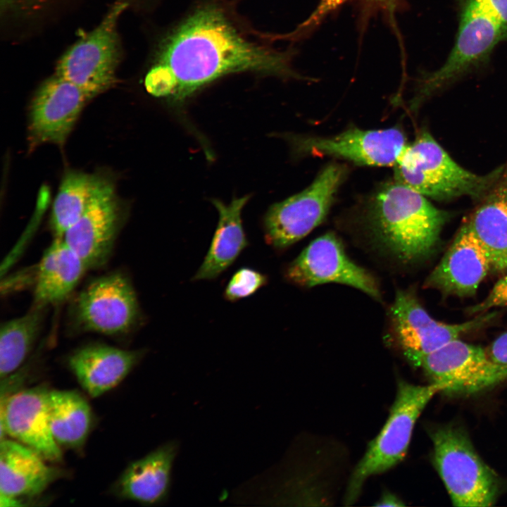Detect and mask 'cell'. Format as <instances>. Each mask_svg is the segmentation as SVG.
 Instances as JSON below:
<instances>
[{
    "mask_svg": "<svg viewBox=\"0 0 507 507\" xmlns=\"http://www.w3.org/2000/svg\"><path fill=\"white\" fill-rule=\"evenodd\" d=\"M244 71L299 77L292 68L289 53L247 41L220 9L206 6L169 37L144 84L152 95L180 103L211 81Z\"/></svg>",
    "mask_w": 507,
    "mask_h": 507,
    "instance_id": "cell-1",
    "label": "cell"
},
{
    "mask_svg": "<svg viewBox=\"0 0 507 507\" xmlns=\"http://www.w3.org/2000/svg\"><path fill=\"white\" fill-rule=\"evenodd\" d=\"M449 216L426 196L395 180L375 194L370 203L368 221L378 245L408 264L433 253Z\"/></svg>",
    "mask_w": 507,
    "mask_h": 507,
    "instance_id": "cell-2",
    "label": "cell"
},
{
    "mask_svg": "<svg viewBox=\"0 0 507 507\" xmlns=\"http://www.w3.org/2000/svg\"><path fill=\"white\" fill-rule=\"evenodd\" d=\"M459 26L444 63L420 81L415 100L434 92L484 65L496 46L507 40V0H456Z\"/></svg>",
    "mask_w": 507,
    "mask_h": 507,
    "instance_id": "cell-3",
    "label": "cell"
},
{
    "mask_svg": "<svg viewBox=\"0 0 507 507\" xmlns=\"http://www.w3.org/2000/svg\"><path fill=\"white\" fill-rule=\"evenodd\" d=\"M394 166L396 182L436 200L463 196L479 200L503 169L502 165L484 175L473 173L455 162L426 131L407 144Z\"/></svg>",
    "mask_w": 507,
    "mask_h": 507,
    "instance_id": "cell-4",
    "label": "cell"
},
{
    "mask_svg": "<svg viewBox=\"0 0 507 507\" xmlns=\"http://www.w3.org/2000/svg\"><path fill=\"white\" fill-rule=\"evenodd\" d=\"M442 390L443 387L435 382L417 385L399 379L387 420L368 444L349 477L345 505H351L358 499L369 477L384 472L403 461L417 420L432 397Z\"/></svg>",
    "mask_w": 507,
    "mask_h": 507,
    "instance_id": "cell-5",
    "label": "cell"
},
{
    "mask_svg": "<svg viewBox=\"0 0 507 507\" xmlns=\"http://www.w3.org/2000/svg\"><path fill=\"white\" fill-rule=\"evenodd\" d=\"M434 466L451 500L458 507H487L496 501V474L480 457L467 434L448 425L430 432Z\"/></svg>",
    "mask_w": 507,
    "mask_h": 507,
    "instance_id": "cell-6",
    "label": "cell"
},
{
    "mask_svg": "<svg viewBox=\"0 0 507 507\" xmlns=\"http://www.w3.org/2000/svg\"><path fill=\"white\" fill-rule=\"evenodd\" d=\"M68 315L75 332L112 337L129 334L142 320L134 288L129 277L120 271L89 282L76 294Z\"/></svg>",
    "mask_w": 507,
    "mask_h": 507,
    "instance_id": "cell-7",
    "label": "cell"
},
{
    "mask_svg": "<svg viewBox=\"0 0 507 507\" xmlns=\"http://www.w3.org/2000/svg\"><path fill=\"white\" fill-rule=\"evenodd\" d=\"M116 1L99 24L72 45L58 61L55 74L80 88L91 99L116 81L121 57L118 21L127 7Z\"/></svg>",
    "mask_w": 507,
    "mask_h": 507,
    "instance_id": "cell-8",
    "label": "cell"
},
{
    "mask_svg": "<svg viewBox=\"0 0 507 507\" xmlns=\"http://www.w3.org/2000/svg\"><path fill=\"white\" fill-rule=\"evenodd\" d=\"M346 168L327 164L303 191L270 206L263 219L265 242L282 251L299 241L326 218Z\"/></svg>",
    "mask_w": 507,
    "mask_h": 507,
    "instance_id": "cell-9",
    "label": "cell"
},
{
    "mask_svg": "<svg viewBox=\"0 0 507 507\" xmlns=\"http://www.w3.org/2000/svg\"><path fill=\"white\" fill-rule=\"evenodd\" d=\"M389 315L394 340L412 363L451 341L489 325L497 313L488 311L465 322L446 323L433 318L411 292L400 289Z\"/></svg>",
    "mask_w": 507,
    "mask_h": 507,
    "instance_id": "cell-10",
    "label": "cell"
},
{
    "mask_svg": "<svg viewBox=\"0 0 507 507\" xmlns=\"http://www.w3.org/2000/svg\"><path fill=\"white\" fill-rule=\"evenodd\" d=\"M420 368L432 382L443 387L442 392L468 396L489 389L507 379V367L491 360L486 349L454 339L412 363Z\"/></svg>",
    "mask_w": 507,
    "mask_h": 507,
    "instance_id": "cell-11",
    "label": "cell"
},
{
    "mask_svg": "<svg viewBox=\"0 0 507 507\" xmlns=\"http://www.w3.org/2000/svg\"><path fill=\"white\" fill-rule=\"evenodd\" d=\"M285 279L302 287L335 282L356 288L370 296L380 299L375 278L351 261L332 232L314 239L284 270Z\"/></svg>",
    "mask_w": 507,
    "mask_h": 507,
    "instance_id": "cell-12",
    "label": "cell"
},
{
    "mask_svg": "<svg viewBox=\"0 0 507 507\" xmlns=\"http://www.w3.org/2000/svg\"><path fill=\"white\" fill-rule=\"evenodd\" d=\"M299 155L330 156L370 166L394 165L407 145L399 128H350L332 137H296L289 139Z\"/></svg>",
    "mask_w": 507,
    "mask_h": 507,
    "instance_id": "cell-13",
    "label": "cell"
},
{
    "mask_svg": "<svg viewBox=\"0 0 507 507\" xmlns=\"http://www.w3.org/2000/svg\"><path fill=\"white\" fill-rule=\"evenodd\" d=\"M48 392L39 386L1 396L0 439L8 435L46 461L58 463L62 452L50 429Z\"/></svg>",
    "mask_w": 507,
    "mask_h": 507,
    "instance_id": "cell-14",
    "label": "cell"
},
{
    "mask_svg": "<svg viewBox=\"0 0 507 507\" xmlns=\"http://www.w3.org/2000/svg\"><path fill=\"white\" fill-rule=\"evenodd\" d=\"M123 221L113 184L106 180L81 217L62 237L80 256L87 270L110 259Z\"/></svg>",
    "mask_w": 507,
    "mask_h": 507,
    "instance_id": "cell-15",
    "label": "cell"
},
{
    "mask_svg": "<svg viewBox=\"0 0 507 507\" xmlns=\"http://www.w3.org/2000/svg\"><path fill=\"white\" fill-rule=\"evenodd\" d=\"M89 99L80 88L55 73L46 80L30 104L31 146L63 144Z\"/></svg>",
    "mask_w": 507,
    "mask_h": 507,
    "instance_id": "cell-16",
    "label": "cell"
},
{
    "mask_svg": "<svg viewBox=\"0 0 507 507\" xmlns=\"http://www.w3.org/2000/svg\"><path fill=\"white\" fill-rule=\"evenodd\" d=\"M492 270L489 256L463 224L451 244L428 275L424 287L458 297L475 294Z\"/></svg>",
    "mask_w": 507,
    "mask_h": 507,
    "instance_id": "cell-17",
    "label": "cell"
},
{
    "mask_svg": "<svg viewBox=\"0 0 507 507\" xmlns=\"http://www.w3.org/2000/svg\"><path fill=\"white\" fill-rule=\"evenodd\" d=\"M145 350H127L94 343L69 356L70 369L83 389L96 398L117 387L139 363Z\"/></svg>",
    "mask_w": 507,
    "mask_h": 507,
    "instance_id": "cell-18",
    "label": "cell"
},
{
    "mask_svg": "<svg viewBox=\"0 0 507 507\" xmlns=\"http://www.w3.org/2000/svg\"><path fill=\"white\" fill-rule=\"evenodd\" d=\"M178 449L177 442H168L131 463L115 485L117 495L144 505L165 501L168 496L173 465Z\"/></svg>",
    "mask_w": 507,
    "mask_h": 507,
    "instance_id": "cell-19",
    "label": "cell"
},
{
    "mask_svg": "<svg viewBox=\"0 0 507 507\" xmlns=\"http://www.w3.org/2000/svg\"><path fill=\"white\" fill-rule=\"evenodd\" d=\"M463 224L487 251L492 270H507V163Z\"/></svg>",
    "mask_w": 507,
    "mask_h": 507,
    "instance_id": "cell-20",
    "label": "cell"
},
{
    "mask_svg": "<svg viewBox=\"0 0 507 507\" xmlns=\"http://www.w3.org/2000/svg\"><path fill=\"white\" fill-rule=\"evenodd\" d=\"M42 456L15 440L0 443V494L21 499L41 494L63 475Z\"/></svg>",
    "mask_w": 507,
    "mask_h": 507,
    "instance_id": "cell-21",
    "label": "cell"
},
{
    "mask_svg": "<svg viewBox=\"0 0 507 507\" xmlns=\"http://www.w3.org/2000/svg\"><path fill=\"white\" fill-rule=\"evenodd\" d=\"M87 270L63 238H54L39 264L33 284V305L48 307L67 299Z\"/></svg>",
    "mask_w": 507,
    "mask_h": 507,
    "instance_id": "cell-22",
    "label": "cell"
},
{
    "mask_svg": "<svg viewBox=\"0 0 507 507\" xmlns=\"http://www.w3.org/2000/svg\"><path fill=\"white\" fill-rule=\"evenodd\" d=\"M249 196L234 198L229 204L211 200L218 213V222L204 261L192 281L214 280L236 261L249 245L242 212Z\"/></svg>",
    "mask_w": 507,
    "mask_h": 507,
    "instance_id": "cell-23",
    "label": "cell"
},
{
    "mask_svg": "<svg viewBox=\"0 0 507 507\" xmlns=\"http://www.w3.org/2000/svg\"><path fill=\"white\" fill-rule=\"evenodd\" d=\"M47 406L56 442L66 448L82 447L92 425V411L84 397L73 390H49Z\"/></svg>",
    "mask_w": 507,
    "mask_h": 507,
    "instance_id": "cell-24",
    "label": "cell"
},
{
    "mask_svg": "<svg viewBox=\"0 0 507 507\" xmlns=\"http://www.w3.org/2000/svg\"><path fill=\"white\" fill-rule=\"evenodd\" d=\"M107 180L70 170L63 177L53 204L50 228L54 238H62L81 217Z\"/></svg>",
    "mask_w": 507,
    "mask_h": 507,
    "instance_id": "cell-25",
    "label": "cell"
},
{
    "mask_svg": "<svg viewBox=\"0 0 507 507\" xmlns=\"http://www.w3.org/2000/svg\"><path fill=\"white\" fill-rule=\"evenodd\" d=\"M47 307L32 305L25 315L4 323L0 331V377L7 378L30 354L42 331Z\"/></svg>",
    "mask_w": 507,
    "mask_h": 507,
    "instance_id": "cell-26",
    "label": "cell"
},
{
    "mask_svg": "<svg viewBox=\"0 0 507 507\" xmlns=\"http://www.w3.org/2000/svg\"><path fill=\"white\" fill-rule=\"evenodd\" d=\"M268 282V276L264 273L251 268L243 267L232 275L223 295L227 301L235 302L253 295Z\"/></svg>",
    "mask_w": 507,
    "mask_h": 507,
    "instance_id": "cell-27",
    "label": "cell"
},
{
    "mask_svg": "<svg viewBox=\"0 0 507 507\" xmlns=\"http://www.w3.org/2000/svg\"><path fill=\"white\" fill-rule=\"evenodd\" d=\"M348 0H320L317 7L310 16L303 23L299 31L301 33L308 32L317 26L327 15L333 12ZM378 8L384 10L391 17L399 7L401 0H365Z\"/></svg>",
    "mask_w": 507,
    "mask_h": 507,
    "instance_id": "cell-28",
    "label": "cell"
},
{
    "mask_svg": "<svg viewBox=\"0 0 507 507\" xmlns=\"http://www.w3.org/2000/svg\"><path fill=\"white\" fill-rule=\"evenodd\" d=\"M507 306V275L500 278L488 294L479 303L467 309L469 315H477L494 308Z\"/></svg>",
    "mask_w": 507,
    "mask_h": 507,
    "instance_id": "cell-29",
    "label": "cell"
},
{
    "mask_svg": "<svg viewBox=\"0 0 507 507\" xmlns=\"http://www.w3.org/2000/svg\"><path fill=\"white\" fill-rule=\"evenodd\" d=\"M50 0H0L1 11L5 14H30L42 8Z\"/></svg>",
    "mask_w": 507,
    "mask_h": 507,
    "instance_id": "cell-30",
    "label": "cell"
},
{
    "mask_svg": "<svg viewBox=\"0 0 507 507\" xmlns=\"http://www.w3.org/2000/svg\"><path fill=\"white\" fill-rule=\"evenodd\" d=\"M486 351L495 363L507 367V331L497 337Z\"/></svg>",
    "mask_w": 507,
    "mask_h": 507,
    "instance_id": "cell-31",
    "label": "cell"
},
{
    "mask_svg": "<svg viewBox=\"0 0 507 507\" xmlns=\"http://www.w3.org/2000/svg\"><path fill=\"white\" fill-rule=\"evenodd\" d=\"M375 505L378 506H401L405 504L403 503V501L395 494L389 492H385Z\"/></svg>",
    "mask_w": 507,
    "mask_h": 507,
    "instance_id": "cell-32",
    "label": "cell"
},
{
    "mask_svg": "<svg viewBox=\"0 0 507 507\" xmlns=\"http://www.w3.org/2000/svg\"><path fill=\"white\" fill-rule=\"evenodd\" d=\"M21 499L0 494V507L22 506Z\"/></svg>",
    "mask_w": 507,
    "mask_h": 507,
    "instance_id": "cell-33",
    "label": "cell"
}]
</instances>
